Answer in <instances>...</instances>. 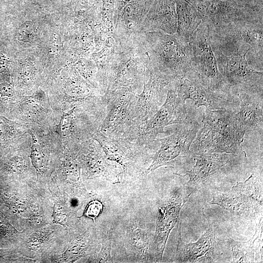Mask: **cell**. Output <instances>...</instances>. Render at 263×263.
<instances>
[{"mask_svg":"<svg viewBox=\"0 0 263 263\" xmlns=\"http://www.w3.org/2000/svg\"><path fill=\"white\" fill-rule=\"evenodd\" d=\"M202 122L203 126L190 146L192 155L226 153L246 156L241 146L246 132L237 113L231 110L206 109Z\"/></svg>","mask_w":263,"mask_h":263,"instance_id":"obj_1","label":"cell"},{"mask_svg":"<svg viewBox=\"0 0 263 263\" xmlns=\"http://www.w3.org/2000/svg\"><path fill=\"white\" fill-rule=\"evenodd\" d=\"M148 49L151 69L177 80L191 70L188 41L176 33L169 34L156 30L149 33Z\"/></svg>","mask_w":263,"mask_h":263,"instance_id":"obj_2","label":"cell"},{"mask_svg":"<svg viewBox=\"0 0 263 263\" xmlns=\"http://www.w3.org/2000/svg\"><path fill=\"white\" fill-rule=\"evenodd\" d=\"M188 44L191 64L189 73L207 88L225 94L232 95L231 88L219 70L206 24L202 22L190 38Z\"/></svg>","mask_w":263,"mask_h":263,"instance_id":"obj_3","label":"cell"},{"mask_svg":"<svg viewBox=\"0 0 263 263\" xmlns=\"http://www.w3.org/2000/svg\"><path fill=\"white\" fill-rule=\"evenodd\" d=\"M263 23L262 20H248L231 25L210 35L212 45L230 55H243L242 49L246 45L249 53L263 66Z\"/></svg>","mask_w":263,"mask_h":263,"instance_id":"obj_4","label":"cell"},{"mask_svg":"<svg viewBox=\"0 0 263 263\" xmlns=\"http://www.w3.org/2000/svg\"><path fill=\"white\" fill-rule=\"evenodd\" d=\"M186 105L178 97L174 82L169 86L165 102L157 111L139 125L131 140L141 146L152 143L157 135L169 125L182 124L188 119Z\"/></svg>","mask_w":263,"mask_h":263,"instance_id":"obj_5","label":"cell"},{"mask_svg":"<svg viewBox=\"0 0 263 263\" xmlns=\"http://www.w3.org/2000/svg\"><path fill=\"white\" fill-rule=\"evenodd\" d=\"M200 124L195 120H188L172 134L159 139L161 146L152 157L145 174L166 165H176L188 161L193 156L190 148Z\"/></svg>","mask_w":263,"mask_h":263,"instance_id":"obj_6","label":"cell"},{"mask_svg":"<svg viewBox=\"0 0 263 263\" xmlns=\"http://www.w3.org/2000/svg\"><path fill=\"white\" fill-rule=\"evenodd\" d=\"M212 47L219 70L233 91L263 94V71L256 70L248 64L246 59L248 53L227 56L219 48Z\"/></svg>","mask_w":263,"mask_h":263,"instance_id":"obj_7","label":"cell"},{"mask_svg":"<svg viewBox=\"0 0 263 263\" xmlns=\"http://www.w3.org/2000/svg\"><path fill=\"white\" fill-rule=\"evenodd\" d=\"M107 99V112L99 132L109 138H128L135 129L134 113L137 95L126 89Z\"/></svg>","mask_w":263,"mask_h":263,"instance_id":"obj_8","label":"cell"},{"mask_svg":"<svg viewBox=\"0 0 263 263\" xmlns=\"http://www.w3.org/2000/svg\"><path fill=\"white\" fill-rule=\"evenodd\" d=\"M196 6L210 35L241 21L263 20L262 12L218 0H198Z\"/></svg>","mask_w":263,"mask_h":263,"instance_id":"obj_9","label":"cell"},{"mask_svg":"<svg viewBox=\"0 0 263 263\" xmlns=\"http://www.w3.org/2000/svg\"><path fill=\"white\" fill-rule=\"evenodd\" d=\"M177 95L185 104L187 99L192 100L198 107L204 106L210 110H230L235 103V94L227 95L213 91L203 85L191 74L174 82Z\"/></svg>","mask_w":263,"mask_h":263,"instance_id":"obj_10","label":"cell"},{"mask_svg":"<svg viewBox=\"0 0 263 263\" xmlns=\"http://www.w3.org/2000/svg\"><path fill=\"white\" fill-rule=\"evenodd\" d=\"M191 192L183 188L175 189L158 208L154 238V252L157 261L161 262L169 235L179 221L180 211Z\"/></svg>","mask_w":263,"mask_h":263,"instance_id":"obj_11","label":"cell"},{"mask_svg":"<svg viewBox=\"0 0 263 263\" xmlns=\"http://www.w3.org/2000/svg\"><path fill=\"white\" fill-rule=\"evenodd\" d=\"M175 80L157 70L151 69L148 82L144 83L141 94L137 95L134 122L137 127L153 115L163 101L165 89Z\"/></svg>","mask_w":263,"mask_h":263,"instance_id":"obj_12","label":"cell"},{"mask_svg":"<svg viewBox=\"0 0 263 263\" xmlns=\"http://www.w3.org/2000/svg\"><path fill=\"white\" fill-rule=\"evenodd\" d=\"M233 155L226 153L193 155L195 164L184 175L188 177L187 182L188 190L192 193L195 189L206 185L227 166Z\"/></svg>","mask_w":263,"mask_h":263,"instance_id":"obj_13","label":"cell"},{"mask_svg":"<svg viewBox=\"0 0 263 263\" xmlns=\"http://www.w3.org/2000/svg\"><path fill=\"white\" fill-rule=\"evenodd\" d=\"M178 244L176 260L179 263H212L216 257V242L215 234L209 227L195 243L183 242L181 224L178 222Z\"/></svg>","mask_w":263,"mask_h":263,"instance_id":"obj_14","label":"cell"},{"mask_svg":"<svg viewBox=\"0 0 263 263\" xmlns=\"http://www.w3.org/2000/svg\"><path fill=\"white\" fill-rule=\"evenodd\" d=\"M233 93L238 97L240 109L237 113L239 122L246 131H257L261 135L263 130V94L243 91Z\"/></svg>","mask_w":263,"mask_h":263,"instance_id":"obj_15","label":"cell"},{"mask_svg":"<svg viewBox=\"0 0 263 263\" xmlns=\"http://www.w3.org/2000/svg\"><path fill=\"white\" fill-rule=\"evenodd\" d=\"M209 204L219 206L233 215L239 216L249 215L261 210L247 197L232 189L226 193L215 192Z\"/></svg>","mask_w":263,"mask_h":263,"instance_id":"obj_16","label":"cell"},{"mask_svg":"<svg viewBox=\"0 0 263 263\" xmlns=\"http://www.w3.org/2000/svg\"><path fill=\"white\" fill-rule=\"evenodd\" d=\"M233 262L234 263H253L255 254L260 250L261 262L263 259V217L257 225L255 234L249 240L239 241L229 239Z\"/></svg>","mask_w":263,"mask_h":263,"instance_id":"obj_17","label":"cell"},{"mask_svg":"<svg viewBox=\"0 0 263 263\" xmlns=\"http://www.w3.org/2000/svg\"><path fill=\"white\" fill-rule=\"evenodd\" d=\"M177 13L176 34L183 39L189 41L192 34L202 22L197 11L187 3H179Z\"/></svg>","mask_w":263,"mask_h":263,"instance_id":"obj_18","label":"cell"},{"mask_svg":"<svg viewBox=\"0 0 263 263\" xmlns=\"http://www.w3.org/2000/svg\"><path fill=\"white\" fill-rule=\"evenodd\" d=\"M232 189L247 197L261 209L262 208L263 186L254 174H251L245 181L237 183Z\"/></svg>","mask_w":263,"mask_h":263,"instance_id":"obj_19","label":"cell"},{"mask_svg":"<svg viewBox=\"0 0 263 263\" xmlns=\"http://www.w3.org/2000/svg\"><path fill=\"white\" fill-rule=\"evenodd\" d=\"M128 241L134 253L141 260L145 259L149 240L146 231L138 226H133L128 235Z\"/></svg>","mask_w":263,"mask_h":263,"instance_id":"obj_20","label":"cell"},{"mask_svg":"<svg viewBox=\"0 0 263 263\" xmlns=\"http://www.w3.org/2000/svg\"><path fill=\"white\" fill-rule=\"evenodd\" d=\"M43 99L37 94L25 98L20 105L22 113L25 115L31 116L41 111L43 106Z\"/></svg>","mask_w":263,"mask_h":263,"instance_id":"obj_21","label":"cell"},{"mask_svg":"<svg viewBox=\"0 0 263 263\" xmlns=\"http://www.w3.org/2000/svg\"><path fill=\"white\" fill-rule=\"evenodd\" d=\"M75 107L63 113L56 128V132L62 137H68L73 129L74 113Z\"/></svg>","mask_w":263,"mask_h":263,"instance_id":"obj_22","label":"cell"},{"mask_svg":"<svg viewBox=\"0 0 263 263\" xmlns=\"http://www.w3.org/2000/svg\"><path fill=\"white\" fill-rule=\"evenodd\" d=\"M32 139L30 157L34 167L40 171L43 167L44 155L41 150L38 140L35 134L31 132Z\"/></svg>","mask_w":263,"mask_h":263,"instance_id":"obj_23","label":"cell"},{"mask_svg":"<svg viewBox=\"0 0 263 263\" xmlns=\"http://www.w3.org/2000/svg\"><path fill=\"white\" fill-rule=\"evenodd\" d=\"M111 239L109 235L103 240L101 249L97 256V262L98 263H112L113 262L111 256Z\"/></svg>","mask_w":263,"mask_h":263,"instance_id":"obj_24","label":"cell"},{"mask_svg":"<svg viewBox=\"0 0 263 263\" xmlns=\"http://www.w3.org/2000/svg\"><path fill=\"white\" fill-rule=\"evenodd\" d=\"M102 204L97 200L91 202L87 206L84 215L93 219L94 221L103 209Z\"/></svg>","mask_w":263,"mask_h":263,"instance_id":"obj_25","label":"cell"},{"mask_svg":"<svg viewBox=\"0 0 263 263\" xmlns=\"http://www.w3.org/2000/svg\"><path fill=\"white\" fill-rule=\"evenodd\" d=\"M14 123L11 122L6 118L0 116V141L2 140L10 130Z\"/></svg>","mask_w":263,"mask_h":263,"instance_id":"obj_26","label":"cell"},{"mask_svg":"<svg viewBox=\"0 0 263 263\" xmlns=\"http://www.w3.org/2000/svg\"><path fill=\"white\" fill-rule=\"evenodd\" d=\"M14 93L13 88L10 84L7 83L0 84V94L2 96L12 97Z\"/></svg>","mask_w":263,"mask_h":263,"instance_id":"obj_27","label":"cell"},{"mask_svg":"<svg viewBox=\"0 0 263 263\" xmlns=\"http://www.w3.org/2000/svg\"><path fill=\"white\" fill-rule=\"evenodd\" d=\"M53 217L54 219L53 221L55 223L63 225H66L67 216L61 212L56 211V210L55 208H54Z\"/></svg>","mask_w":263,"mask_h":263,"instance_id":"obj_28","label":"cell"},{"mask_svg":"<svg viewBox=\"0 0 263 263\" xmlns=\"http://www.w3.org/2000/svg\"><path fill=\"white\" fill-rule=\"evenodd\" d=\"M8 60L6 58L0 57V73L4 72L7 66Z\"/></svg>","mask_w":263,"mask_h":263,"instance_id":"obj_29","label":"cell"},{"mask_svg":"<svg viewBox=\"0 0 263 263\" xmlns=\"http://www.w3.org/2000/svg\"><path fill=\"white\" fill-rule=\"evenodd\" d=\"M4 255V252L1 250H0V257H2Z\"/></svg>","mask_w":263,"mask_h":263,"instance_id":"obj_30","label":"cell"}]
</instances>
